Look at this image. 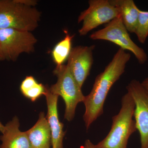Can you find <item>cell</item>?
Here are the masks:
<instances>
[{
	"instance_id": "1",
	"label": "cell",
	"mask_w": 148,
	"mask_h": 148,
	"mask_svg": "<svg viewBox=\"0 0 148 148\" xmlns=\"http://www.w3.org/2000/svg\"><path fill=\"white\" fill-rule=\"evenodd\" d=\"M130 57V53L119 48L103 71L95 78L91 91L85 96L83 102L85 110L83 117L87 131L103 114L107 95L112 86L124 73Z\"/></svg>"
},
{
	"instance_id": "2",
	"label": "cell",
	"mask_w": 148,
	"mask_h": 148,
	"mask_svg": "<svg viewBox=\"0 0 148 148\" xmlns=\"http://www.w3.org/2000/svg\"><path fill=\"white\" fill-rule=\"evenodd\" d=\"M135 103L127 92L122 97L119 112L112 117L110 130L95 148H127L130 137L137 130L134 117Z\"/></svg>"
},
{
	"instance_id": "3",
	"label": "cell",
	"mask_w": 148,
	"mask_h": 148,
	"mask_svg": "<svg viewBox=\"0 0 148 148\" xmlns=\"http://www.w3.org/2000/svg\"><path fill=\"white\" fill-rule=\"evenodd\" d=\"M41 12L19 0H0V29H12L32 32L36 29Z\"/></svg>"
},
{
	"instance_id": "4",
	"label": "cell",
	"mask_w": 148,
	"mask_h": 148,
	"mask_svg": "<svg viewBox=\"0 0 148 148\" xmlns=\"http://www.w3.org/2000/svg\"><path fill=\"white\" fill-rule=\"evenodd\" d=\"M57 82L49 88L51 93L62 97L65 104L64 118L68 121L73 119L78 104L83 103L85 96L67 65L56 66L53 71Z\"/></svg>"
},
{
	"instance_id": "5",
	"label": "cell",
	"mask_w": 148,
	"mask_h": 148,
	"mask_svg": "<svg viewBox=\"0 0 148 148\" xmlns=\"http://www.w3.org/2000/svg\"><path fill=\"white\" fill-rule=\"evenodd\" d=\"M92 40H104L114 43L120 48L132 52L140 64L147 62L148 56L142 48L138 46L131 39L120 15L107 24L103 29L90 35Z\"/></svg>"
},
{
	"instance_id": "6",
	"label": "cell",
	"mask_w": 148,
	"mask_h": 148,
	"mask_svg": "<svg viewBox=\"0 0 148 148\" xmlns=\"http://www.w3.org/2000/svg\"><path fill=\"white\" fill-rule=\"evenodd\" d=\"M36 38L31 32L0 29V56L2 61H16L22 53L34 51Z\"/></svg>"
},
{
	"instance_id": "7",
	"label": "cell",
	"mask_w": 148,
	"mask_h": 148,
	"mask_svg": "<svg viewBox=\"0 0 148 148\" xmlns=\"http://www.w3.org/2000/svg\"><path fill=\"white\" fill-rule=\"evenodd\" d=\"M89 6L82 12L78 18L82 26L79 30L80 36H86L90 31L103 24H108L120 15L118 9L109 0H90Z\"/></svg>"
},
{
	"instance_id": "8",
	"label": "cell",
	"mask_w": 148,
	"mask_h": 148,
	"mask_svg": "<svg viewBox=\"0 0 148 148\" xmlns=\"http://www.w3.org/2000/svg\"><path fill=\"white\" fill-rule=\"evenodd\" d=\"M126 89L135 103L134 117L140 133V148H148V93L136 79L131 81Z\"/></svg>"
},
{
	"instance_id": "9",
	"label": "cell",
	"mask_w": 148,
	"mask_h": 148,
	"mask_svg": "<svg viewBox=\"0 0 148 148\" xmlns=\"http://www.w3.org/2000/svg\"><path fill=\"white\" fill-rule=\"evenodd\" d=\"M95 46H78L72 49L67 66L80 87L90 74L93 62V51Z\"/></svg>"
},
{
	"instance_id": "10",
	"label": "cell",
	"mask_w": 148,
	"mask_h": 148,
	"mask_svg": "<svg viewBox=\"0 0 148 148\" xmlns=\"http://www.w3.org/2000/svg\"><path fill=\"white\" fill-rule=\"evenodd\" d=\"M45 95L47 106L46 118L50 127L52 148H63V140L66 134L64 125L58 118L57 103L58 96L51 93L47 85L45 86Z\"/></svg>"
},
{
	"instance_id": "11",
	"label": "cell",
	"mask_w": 148,
	"mask_h": 148,
	"mask_svg": "<svg viewBox=\"0 0 148 148\" xmlns=\"http://www.w3.org/2000/svg\"><path fill=\"white\" fill-rule=\"evenodd\" d=\"M19 126L16 116L6 124L3 135L0 137L2 142L0 148H31L27 132L20 131Z\"/></svg>"
},
{
	"instance_id": "12",
	"label": "cell",
	"mask_w": 148,
	"mask_h": 148,
	"mask_svg": "<svg viewBox=\"0 0 148 148\" xmlns=\"http://www.w3.org/2000/svg\"><path fill=\"white\" fill-rule=\"evenodd\" d=\"M26 132L31 148H50L51 145L50 128L43 112L40 113L36 123Z\"/></svg>"
},
{
	"instance_id": "13",
	"label": "cell",
	"mask_w": 148,
	"mask_h": 148,
	"mask_svg": "<svg viewBox=\"0 0 148 148\" xmlns=\"http://www.w3.org/2000/svg\"><path fill=\"white\" fill-rule=\"evenodd\" d=\"M119 10L120 15L128 32L135 33L140 10L133 0H109Z\"/></svg>"
},
{
	"instance_id": "14",
	"label": "cell",
	"mask_w": 148,
	"mask_h": 148,
	"mask_svg": "<svg viewBox=\"0 0 148 148\" xmlns=\"http://www.w3.org/2000/svg\"><path fill=\"white\" fill-rule=\"evenodd\" d=\"M20 90L24 97L35 102L45 93V86L39 83L32 76L26 77L21 82Z\"/></svg>"
},
{
	"instance_id": "15",
	"label": "cell",
	"mask_w": 148,
	"mask_h": 148,
	"mask_svg": "<svg viewBox=\"0 0 148 148\" xmlns=\"http://www.w3.org/2000/svg\"><path fill=\"white\" fill-rule=\"evenodd\" d=\"M74 36L67 33L64 38L53 48L51 55L56 66L64 65V62L68 60L72 50V40Z\"/></svg>"
},
{
	"instance_id": "16",
	"label": "cell",
	"mask_w": 148,
	"mask_h": 148,
	"mask_svg": "<svg viewBox=\"0 0 148 148\" xmlns=\"http://www.w3.org/2000/svg\"><path fill=\"white\" fill-rule=\"evenodd\" d=\"M135 34L140 43H145L148 36V11L140 10L138 24Z\"/></svg>"
},
{
	"instance_id": "17",
	"label": "cell",
	"mask_w": 148,
	"mask_h": 148,
	"mask_svg": "<svg viewBox=\"0 0 148 148\" xmlns=\"http://www.w3.org/2000/svg\"><path fill=\"white\" fill-rule=\"evenodd\" d=\"M82 148H95V145H94L90 140H86L84 145Z\"/></svg>"
},
{
	"instance_id": "18",
	"label": "cell",
	"mask_w": 148,
	"mask_h": 148,
	"mask_svg": "<svg viewBox=\"0 0 148 148\" xmlns=\"http://www.w3.org/2000/svg\"><path fill=\"white\" fill-rule=\"evenodd\" d=\"M141 84L143 86V87L145 88V90H146L148 93V77H146L144 80L141 82Z\"/></svg>"
},
{
	"instance_id": "19",
	"label": "cell",
	"mask_w": 148,
	"mask_h": 148,
	"mask_svg": "<svg viewBox=\"0 0 148 148\" xmlns=\"http://www.w3.org/2000/svg\"><path fill=\"white\" fill-rule=\"evenodd\" d=\"M5 130V126L2 124L0 122V131L3 133Z\"/></svg>"
},
{
	"instance_id": "20",
	"label": "cell",
	"mask_w": 148,
	"mask_h": 148,
	"mask_svg": "<svg viewBox=\"0 0 148 148\" xmlns=\"http://www.w3.org/2000/svg\"><path fill=\"white\" fill-rule=\"evenodd\" d=\"M2 61L1 58V56H0V61Z\"/></svg>"
}]
</instances>
